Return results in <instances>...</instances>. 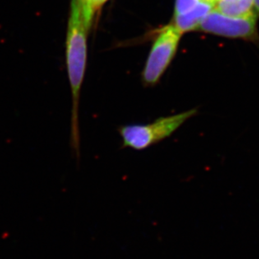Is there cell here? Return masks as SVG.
<instances>
[{"label": "cell", "instance_id": "3", "mask_svg": "<svg viewBox=\"0 0 259 259\" xmlns=\"http://www.w3.org/2000/svg\"><path fill=\"white\" fill-rule=\"evenodd\" d=\"M181 35L182 33L173 25L160 30L143 71V80L147 85H154L161 78L176 56Z\"/></svg>", "mask_w": 259, "mask_h": 259}, {"label": "cell", "instance_id": "5", "mask_svg": "<svg viewBox=\"0 0 259 259\" xmlns=\"http://www.w3.org/2000/svg\"><path fill=\"white\" fill-rule=\"evenodd\" d=\"M212 9V5L201 1L194 10L187 14L174 16L173 25H175L182 34L185 32L197 30L203 19Z\"/></svg>", "mask_w": 259, "mask_h": 259}, {"label": "cell", "instance_id": "8", "mask_svg": "<svg viewBox=\"0 0 259 259\" xmlns=\"http://www.w3.org/2000/svg\"><path fill=\"white\" fill-rule=\"evenodd\" d=\"M201 1V0H176L174 16L187 14L194 10Z\"/></svg>", "mask_w": 259, "mask_h": 259}, {"label": "cell", "instance_id": "10", "mask_svg": "<svg viewBox=\"0 0 259 259\" xmlns=\"http://www.w3.org/2000/svg\"><path fill=\"white\" fill-rule=\"evenodd\" d=\"M255 10L259 15V0H254Z\"/></svg>", "mask_w": 259, "mask_h": 259}, {"label": "cell", "instance_id": "2", "mask_svg": "<svg viewBox=\"0 0 259 259\" xmlns=\"http://www.w3.org/2000/svg\"><path fill=\"white\" fill-rule=\"evenodd\" d=\"M193 108L175 115L157 118L148 124H127L117 128L122 139L121 149L130 148L137 151L149 149L170 137L187 120L197 114Z\"/></svg>", "mask_w": 259, "mask_h": 259}, {"label": "cell", "instance_id": "1", "mask_svg": "<svg viewBox=\"0 0 259 259\" xmlns=\"http://www.w3.org/2000/svg\"><path fill=\"white\" fill-rule=\"evenodd\" d=\"M90 28L84 20L81 5L77 0L71 1L66 34V66L72 93L71 147L74 156L80 159V130L78 104L80 92L86 70L88 56L87 34Z\"/></svg>", "mask_w": 259, "mask_h": 259}, {"label": "cell", "instance_id": "4", "mask_svg": "<svg viewBox=\"0 0 259 259\" xmlns=\"http://www.w3.org/2000/svg\"><path fill=\"white\" fill-rule=\"evenodd\" d=\"M257 17V15L230 16L212 9L203 19L197 30L228 38L258 40Z\"/></svg>", "mask_w": 259, "mask_h": 259}, {"label": "cell", "instance_id": "9", "mask_svg": "<svg viewBox=\"0 0 259 259\" xmlns=\"http://www.w3.org/2000/svg\"><path fill=\"white\" fill-rule=\"evenodd\" d=\"M201 1H204V2L208 3V4H210V5H212V6H214V5H217L218 4V1L219 0H201Z\"/></svg>", "mask_w": 259, "mask_h": 259}, {"label": "cell", "instance_id": "6", "mask_svg": "<svg viewBox=\"0 0 259 259\" xmlns=\"http://www.w3.org/2000/svg\"><path fill=\"white\" fill-rule=\"evenodd\" d=\"M215 9L230 16H249L257 15L254 0H219Z\"/></svg>", "mask_w": 259, "mask_h": 259}, {"label": "cell", "instance_id": "7", "mask_svg": "<svg viewBox=\"0 0 259 259\" xmlns=\"http://www.w3.org/2000/svg\"><path fill=\"white\" fill-rule=\"evenodd\" d=\"M81 5L84 20L86 21L88 27L91 28L93 25V18L96 13L100 10L101 7L108 0H77Z\"/></svg>", "mask_w": 259, "mask_h": 259}]
</instances>
